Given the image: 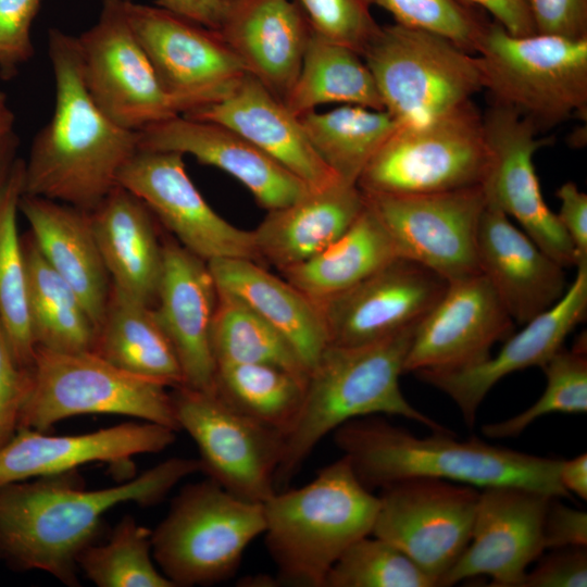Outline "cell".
Wrapping results in <instances>:
<instances>
[{"label": "cell", "instance_id": "cell-1", "mask_svg": "<svg viewBox=\"0 0 587 587\" xmlns=\"http://www.w3.org/2000/svg\"><path fill=\"white\" fill-rule=\"evenodd\" d=\"M199 459L170 458L116 486L88 490L74 471L0 486V561L16 571H41L78 586V558L100 540L103 516L127 502L153 505Z\"/></svg>", "mask_w": 587, "mask_h": 587}, {"label": "cell", "instance_id": "cell-2", "mask_svg": "<svg viewBox=\"0 0 587 587\" xmlns=\"http://www.w3.org/2000/svg\"><path fill=\"white\" fill-rule=\"evenodd\" d=\"M54 78L50 121L35 136L25 161L24 193L92 211L117 185L138 148V134L114 123L91 97L77 37L48 36Z\"/></svg>", "mask_w": 587, "mask_h": 587}, {"label": "cell", "instance_id": "cell-3", "mask_svg": "<svg viewBox=\"0 0 587 587\" xmlns=\"http://www.w3.org/2000/svg\"><path fill=\"white\" fill-rule=\"evenodd\" d=\"M432 433L419 437L382 415H370L340 425L333 438L370 490L426 477L477 489L513 485L571 498L559 480L560 459L490 445L476 437L458 440L451 432Z\"/></svg>", "mask_w": 587, "mask_h": 587}, {"label": "cell", "instance_id": "cell-4", "mask_svg": "<svg viewBox=\"0 0 587 587\" xmlns=\"http://www.w3.org/2000/svg\"><path fill=\"white\" fill-rule=\"evenodd\" d=\"M416 325L375 342L328 345L323 350L309 372L299 413L284 434L283 454L274 475L276 491L288 486L326 435L348 421L396 415L432 432H451L413 407L400 388Z\"/></svg>", "mask_w": 587, "mask_h": 587}, {"label": "cell", "instance_id": "cell-5", "mask_svg": "<svg viewBox=\"0 0 587 587\" xmlns=\"http://www.w3.org/2000/svg\"><path fill=\"white\" fill-rule=\"evenodd\" d=\"M377 509L378 496L360 482L344 455L307 485L276 491L263 502V534L277 582L324 587L339 557L371 535Z\"/></svg>", "mask_w": 587, "mask_h": 587}, {"label": "cell", "instance_id": "cell-6", "mask_svg": "<svg viewBox=\"0 0 587 587\" xmlns=\"http://www.w3.org/2000/svg\"><path fill=\"white\" fill-rule=\"evenodd\" d=\"M475 55L491 104L516 112L539 133L587 116V38L514 36L492 21Z\"/></svg>", "mask_w": 587, "mask_h": 587}, {"label": "cell", "instance_id": "cell-7", "mask_svg": "<svg viewBox=\"0 0 587 587\" xmlns=\"http://www.w3.org/2000/svg\"><path fill=\"white\" fill-rule=\"evenodd\" d=\"M264 528L263 503L238 498L208 477L173 498L152 530V555L175 587L210 586L235 574Z\"/></svg>", "mask_w": 587, "mask_h": 587}, {"label": "cell", "instance_id": "cell-8", "mask_svg": "<svg viewBox=\"0 0 587 587\" xmlns=\"http://www.w3.org/2000/svg\"><path fill=\"white\" fill-rule=\"evenodd\" d=\"M491 165L483 114L473 101L401 124L361 173L363 192L436 193L483 186Z\"/></svg>", "mask_w": 587, "mask_h": 587}, {"label": "cell", "instance_id": "cell-9", "mask_svg": "<svg viewBox=\"0 0 587 587\" xmlns=\"http://www.w3.org/2000/svg\"><path fill=\"white\" fill-rule=\"evenodd\" d=\"M18 428L48 432L84 414H117L179 430L167 386L125 372L92 351L35 347Z\"/></svg>", "mask_w": 587, "mask_h": 587}, {"label": "cell", "instance_id": "cell-10", "mask_svg": "<svg viewBox=\"0 0 587 587\" xmlns=\"http://www.w3.org/2000/svg\"><path fill=\"white\" fill-rule=\"evenodd\" d=\"M362 58L384 110L401 124L445 114L483 90L477 57L429 32L380 26Z\"/></svg>", "mask_w": 587, "mask_h": 587}, {"label": "cell", "instance_id": "cell-11", "mask_svg": "<svg viewBox=\"0 0 587 587\" xmlns=\"http://www.w3.org/2000/svg\"><path fill=\"white\" fill-rule=\"evenodd\" d=\"M173 389L178 428L197 445L201 472L243 500L263 503L271 498L284 434L235 410L215 391Z\"/></svg>", "mask_w": 587, "mask_h": 587}, {"label": "cell", "instance_id": "cell-12", "mask_svg": "<svg viewBox=\"0 0 587 587\" xmlns=\"http://www.w3.org/2000/svg\"><path fill=\"white\" fill-rule=\"evenodd\" d=\"M380 489L371 535L404 552L437 587L469 545L479 490L426 477Z\"/></svg>", "mask_w": 587, "mask_h": 587}, {"label": "cell", "instance_id": "cell-13", "mask_svg": "<svg viewBox=\"0 0 587 587\" xmlns=\"http://www.w3.org/2000/svg\"><path fill=\"white\" fill-rule=\"evenodd\" d=\"M363 196L399 257L448 282L480 273L476 236L486 207L482 186L436 193Z\"/></svg>", "mask_w": 587, "mask_h": 587}, {"label": "cell", "instance_id": "cell-14", "mask_svg": "<svg viewBox=\"0 0 587 587\" xmlns=\"http://www.w3.org/2000/svg\"><path fill=\"white\" fill-rule=\"evenodd\" d=\"M129 0L103 2L98 21L77 37L86 86L98 107L123 128L140 132L182 115L161 86L126 13Z\"/></svg>", "mask_w": 587, "mask_h": 587}, {"label": "cell", "instance_id": "cell-15", "mask_svg": "<svg viewBox=\"0 0 587 587\" xmlns=\"http://www.w3.org/2000/svg\"><path fill=\"white\" fill-rule=\"evenodd\" d=\"M126 13L161 86L182 114L223 98L247 74L217 30L130 0Z\"/></svg>", "mask_w": 587, "mask_h": 587}, {"label": "cell", "instance_id": "cell-16", "mask_svg": "<svg viewBox=\"0 0 587 587\" xmlns=\"http://www.w3.org/2000/svg\"><path fill=\"white\" fill-rule=\"evenodd\" d=\"M117 185L138 197L179 245L205 262L260 263L252 230L234 226L209 205L186 172L184 154L138 149L121 168Z\"/></svg>", "mask_w": 587, "mask_h": 587}, {"label": "cell", "instance_id": "cell-17", "mask_svg": "<svg viewBox=\"0 0 587 587\" xmlns=\"http://www.w3.org/2000/svg\"><path fill=\"white\" fill-rule=\"evenodd\" d=\"M491 165L483 184L486 202L515 222L564 268L576 267L578 257L557 214L544 200L534 166L535 152L549 143L528 120L490 104L483 115Z\"/></svg>", "mask_w": 587, "mask_h": 587}, {"label": "cell", "instance_id": "cell-18", "mask_svg": "<svg viewBox=\"0 0 587 587\" xmlns=\"http://www.w3.org/2000/svg\"><path fill=\"white\" fill-rule=\"evenodd\" d=\"M551 498L521 486L483 488L469 545L438 586L484 575L490 586L520 587L530 563L545 551L542 525Z\"/></svg>", "mask_w": 587, "mask_h": 587}, {"label": "cell", "instance_id": "cell-19", "mask_svg": "<svg viewBox=\"0 0 587 587\" xmlns=\"http://www.w3.org/2000/svg\"><path fill=\"white\" fill-rule=\"evenodd\" d=\"M448 280L405 258L317 304L328 345L375 342L416 325L438 302Z\"/></svg>", "mask_w": 587, "mask_h": 587}, {"label": "cell", "instance_id": "cell-20", "mask_svg": "<svg viewBox=\"0 0 587 587\" xmlns=\"http://www.w3.org/2000/svg\"><path fill=\"white\" fill-rule=\"evenodd\" d=\"M514 321L487 278L477 273L448 282L442 297L417 323L404 373L450 371L477 364L512 334Z\"/></svg>", "mask_w": 587, "mask_h": 587}, {"label": "cell", "instance_id": "cell-21", "mask_svg": "<svg viewBox=\"0 0 587 587\" xmlns=\"http://www.w3.org/2000/svg\"><path fill=\"white\" fill-rule=\"evenodd\" d=\"M574 282L561 299L519 333L509 336L496 355L472 366L450 371H421L419 379L446 394L472 427L489 390L514 372L542 365L563 347L569 334L587 315V261L576 265Z\"/></svg>", "mask_w": 587, "mask_h": 587}, {"label": "cell", "instance_id": "cell-22", "mask_svg": "<svg viewBox=\"0 0 587 587\" xmlns=\"http://www.w3.org/2000/svg\"><path fill=\"white\" fill-rule=\"evenodd\" d=\"M217 287L208 262L174 238L163 241V263L153 313L178 358L184 386L214 391L212 327Z\"/></svg>", "mask_w": 587, "mask_h": 587}, {"label": "cell", "instance_id": "cell-23", "mask_svg": "<svg viewBox=\"0 0 587 587\" xmlns=\"http://www.w3.org/2000/svg\"><path fill=\"white\" fill-rule=\"evenodd\" d=\"M138 148L190 154L239 180L267 211L286 207L311 189L236 130L175 115L137 132Z\"/></svg>", "mask_w": 587, "mask_h": 587}, {"label": "cell", "instance_id": "cell-24", "mask_svg": "<svg viewBox=\"0 0 587 587\" xmlns=\"http://www.w3.org/2000/svg\"><path fill=\"white\" fill-rule=\"evenodd\" d=\"M176 430L151 422H125L79 435H51L18 428L0 448V486L58 475L93 463H126L159 453L175 441Z\"/></svg>", "mask_w": 587, "mask_h": 587}, {"label": "cell", "instance_id": "cell-25", "mask_svg": "<svg viewBox=\"0 0 587 587\" xmlns=\"http://www.w3.org/2000/svg\"><path fill=\"white\" fill-rule=\"evenodd\" d=\"M476 253L480 273L519 324L551 308L567 289L564 267L488 202L477 228Z\"/></svg>", "mask_w": 587, "mask_h": 587}, {"label": "cell", "instance_id": "cell-26", "mask_svg": "<svg viewBox=\"0 0 587 587\" xmlns=\"http://www.w3.org/2000/svg\"><path fill=\"white\" fill-rule=\"evenodd\" d=\"M182 115L236 130L311 190L341 180L315 152L299 117L249 73L223 98Z\"/></svg>", "mask_w": 587, "mask_h": 587}, {"label": "cell", "instance_id": "cell-27", "mask_svg": "<svg viewBox=\"0 0 587 587\" xmlns=\"http://www.w3.org/2000/svg\"><path fill=\"white\" fill-rule=\"evenodd\" d=\"M217 32L247 73L285 101L313 33L302 8L295 0H226Z\"/></svg>", "mask_w": 587, "mask_h": 587}, {"label": "cell", "instance_id": "cell-28", "mask_svg": "<svg viewBox=\"0 0 587 587\" xmlns=\"http://www.w3.org/2000/svg\"><path fill=\"white\" fill-rule=\"evenodd\" d=\"M364 208L361 189L338 180L267 211L252 230L259 262L283 272L310 260L341 237Z\"/></svg>", "mask_w": 587, "mask_h": 587}, {"label": "cell", "instance_id": "cell-29", "mask_svg": "<svg viewBox=\"0 0 587 587\" xmlns=\"http://www.w3.org/2000/svg\"><path fill=\"white\" fill-rule=\"evenodd\" d=\"M20 211L53 270L74 289L98 328L111 285L92 229L90 212L24 193Z\"/></svg>", "mask_w": 587, "mask_h": 587}, {"label": "cell", "instance_id": "cell-30", "mask_svg": "<svg viewBox=\"0 0 587 587\" xmlns=\"http://www.w3.org/2000/svg\"><path fill=\"white\" fill-rule=\"evenodd\" d=\"M96 241L111 286L153 307L163 263L148 207L134 193L116 185L90 211Z\"/></svg>", "mask_w": 587, "mask_h": 587}, {"label": "cell", "instance_id": "cell-31", "mask_svg": "<svg viewBox=\"0 0 587 587\" xmlns=\"http://www.w3.org/2000/svg\"><path fill=\"white\" fill-rule=\"evenodd\" d=\"M208 265L216 286L241 299L285 337L310 372L328 346L320 307L255 261L216 259Z\"/></svg>", "mask_w": 587, "mask_h": 587}, {"label": "cell", "instance_id": "cell-32", "mask_svg": "<svg viewBox=\"0 0 587 587\" xmlns=\"http://www.w3.org/2000/svg\"><path fill=\"white\" fill-rule=\"evenodd\" d=\"M91 351L130 374L168 388L184 386L178 358L152 307L112 286Z\"/></svg>", "mask_w": 587, "mask_h": 587}, {"label": "cell", "instance_id": "cell-33", "mask_svg": "<svg viewBox=\"0 0 587 587\" xmlns=\"http://www.w3.org/2000/svg\"><path fill=\"white\" fill-rule=\"evenodd\" d=\"M397 258L399 254L391 239L365 204L355 222L335 242L310 260L280 273L320 304L359 284Z\"/></svg>", "mask_w": 587, "mask_h": 587}, {"label": "cell", "instance_id": "cell-34", "mask_svg": "<svg viewBox=\"0 0 587 587\" xmlns=\"http://www.w3.org/2000/svg\"><path fill=\"white\" fill-rule=\"evenodd\" d=\"M27 310L35 347L91 351L97 327L74 289L47 262L30 233L22 236Z\"/></svg>", "mask_w": 587, "mask_h": 587}, {"label": "cell", "instance_id": "cell-35", "mask_svg": "<svg viewBox=\"0 0 587 587\" xmlns=\"http://www.w3.org/2000/svg\"><path fill=\"white\" fill-rule=\"evenodd\" d=\"M284 103L298 117L325 103L384 110L375 79L362 55L314 30Z\"/></svg>", "mask_w": 587, "mask_h": 587}, {"label": "cell", "instance_id": "cell-36", "mask_svg": "<svg viewBox=\"0 0 587 587\" xmlns=\"http://www.w3.org/2000/svg\"><path fill=\"white\" fill-rule=\"evenodd\" d=\"M300 123L313 149L345 183L357 182L383 143L401 125L386 110L342 104L307 112Z\"/></svg>", "mask_w": 587, "mask_h": 587}, {"label": "cell", "instance_id": "cell-37", "mask_svg": "<svg viewBox=\"0 0 587 587\" xmlns=\"http://www.w3.org/2000/svg\"><path fill=\"white\" fill-rule=\"evenodd\" d=\"M25 161L16 159L0 188V322L17 364L30 367L35 344L26 296V267L17 229L24 195Z\"/></svg>", "mask_w": 587, "mask_h": 587}, {"label": "cell", "instance_id": "cell-38", "mask_svg": "<svg viewBox=\"0 0 587 587\" xmlns=\"http://www.w3.org/2000/svg\"><path fill=\"white\" fill-rule=\"evenodd\" d=\"M307 379L265 363L222 365L214 391L235 410L285 434L299 413Z\"/></svg>", "mask_w": 587, "mask_h": 587}, {"label": "cell", "instance_id": "cell-39", "mask_svg": "<svg viewBox=\"0 0 587 587\" xmlns=\"http://www.w3.org/2000/svg\"><path fill=\"white\" fill-rule=\"evenodd\" d=\"M212 351L216 367L265 363L302 377L309 375L307 366L285 337L241 299L218 287Z\"/></svg>", "mask_w": 587, "mask_h": 587}, {"label": "cell", "instance_id": "cell-40", "mask_svg": "<svg viewBox=\"0 0 587 587\" xmlns=\"http://www.w3.org/2000/svg\"><path fill=\"white\" fill-rule=\"evenodd\" d=\"M152 530L123 516L107 540L87 547L78 569L98 587H175L152 555Z\"/></svg>", "mask_w": 587, "mask_h": 587}, {"label": "cell", "instance_id": "cell-41", "mask_svg": "<svg viewBox=\"0 0 587 587\" xmlns=\"http://www.w3.org/2000/svg\"><path fill=\"white\" fill-rule=\"evenodd\" d=\"M546 387L538 400L507 420L485 424L482 432L492 439L517 437L536 420L552 413L587 412L586 338H578L572 349L561 348L544 365Z\"/></svg>", "mask_w": 587, "mask_h": 587}, {"label": "cell", "instance_id": "cell-42", "mask_svg": "<svg viewBox=\"0 0 587 587\" xmlns=\"http://www.w3.org/2000/svg\"><path fill=\"white\" fill-rule=\"evenodd\" d=\"M324 587H436V583L404 552L369 535L339 557Z\"/></svg>", "mask_w": 587, "mask_h": 587}, {"label": "cell", "instance_id": "cell-43", "mask_svg": "<svg viewBox=\"0 0 587 587\" xmlns=\"http://www.w3.org/2000/svg\"><path fill=\"white\" fill-rule=\"evenodd\" d=\"M395 23L439 35L475 54L488 26L483 11L465 0H370Z\"/></svg>", "mask_w": 587, "mask_h": 587}, {"label": "cell", "instance_id": "cell-44", "mask_svg": "<svg viewBox=\"0 0 587 587\" xmlns=\"http://www.w3.org/2000/svg\"><path fill=\"white\" fill-rule=\"evenodd\" d=\"M307 14L313 30L362 55L377 34L378 25L370 0H295Z\"/></svg>", "mask_w": 587, "mask_h": 587}, {"label": "cell", "instance_id": "cell-45", "mask_svg": "<svg viewBox=\"0 0 587 587\" xmlns=\"http://www.w3.org/2000/svg\"><path fill=\"white\" fill-rule=\"evenodd\" d=\"M42 0H0V76L12 78L34 55L32 26Z\"/></svg>", "mask_w": 587, "mask_h": 587}, {"label": "cell", "instance_id": "cell-46", "mask_svg": "<svg viewBox=\"0 0 587 587\" xmlns=\"http://www.w3.org/2000/svg\"><path fill=\"white\" fill-rule=\"evenodd\" d=\"M29 383V367L17 364L0 322V448L5 446L18 429Z\"/></svg>", "mask_w": 587, "mask_h": 587}, {"label": "cell", "instance_id": "cell-47", "mask_svg": "<svg viewBox=\"0 0 587 587\" xmlns=\"http://www.w3.org/2000/svg\"><path fill=\"white\" fill-rule=\"evenodd\" d=\"M532 571H527L520 587H586V548L552 549L540 555Z\"/></svg>", "mask_w": 587, "mask_h": 587}, {"label": "cell", "instance_id": "cell-48", "mask_svg": "<svg viewBox=\"0 0 587 587\" xmlns=\"http://www.w3.org/2000/svg\"><path fill=\"white\" fill-rule=\"evenodd\" d=\"M536 33L587 38V0H526Z\"/></svg>", "mask_w": 587, "mask_h": 587}, {"label": "cell", "instance_id": "cell-49", "mask_svg": "<svg viewBox=\"0 0 587 587\" xmlns=\"http://www.w3.org/2000/svg\"><path fill=\"white\" fill-rule=\"evenodd\" d=\"M552 497L548 503L542 539L545 550L587 547V513L562 503Z\"/></svg>", "mask_w": 587, "mask_h": 587}, {"label": "cell", "instance_id": "cell-50", "mask_svg": "<svg viewBox=\"0 0 587 587\" xmlns=\"http://www.w3.org/2000/svg\"><path fill=\"white\" fill-rule=\"evenodd\" d=\"M561 204L557 217L570 238L578 263L587 261V195L573 182H566L557 190Z\"/></svg>", "mask_w": 587, "mask_h": 587}, {"label": "cell", "instance_id": "cell-51", "mask_svg": "<svg viewBox=\"0 0 587 587\" xmlns=\"http://www.w3.org/2000/svg\"><path fill=\"white\" fill-rule=\"evenodd\" d=\"M492 16L514 36L536 34L535 24L526 0H465Z\"/></svg>", "mask_w": 587, "mask_h": 587}, {"label": "cell", "instance_id": "cell-52", "mask_svg": "<svg viewBox=\"0 0 587 587\" xmlns=\"http://www.w3.org/2000/svg\"><path fill=\"white\" fill-rule=\"evenodd\" d=\"M107 1L115 0H102ZM225 4L226 0H157L158 7L215 30L220 27Z\"/></svg>", "mask_w": 587, "mask_h": 587}, {"label": "cell", "instance_id": "cell-53", "mask_svg": "<svg viewBox=\"0 0 587 587\" xmlns=\"http://www.w3.org/2000/svg\"><path fill=\"white\" fill-rule=\"evenodd\" d=\"M559 480L570 496L587 499V454L580 453L570 460H561Z\"/></svg>", "mask_w": 587, "mask_h": 587}, {"label": "cell", "instance_id": "cell-54", "mask_svg": "<svg viewBox=\"0 0 587 587\" xmlns=\"http://www.w3.org/2000/svg\"><path fill=\"white\" fill-rule=\"evenodd\" d=\"M18 138L14 132L0 138V188L7 179L16 158Z\"/></svg>", "mask_w": 587, "mask_h": 587}, {"label": "cell", "instance_id": "cell-55", "mask_svg": "<svg viewBox=\"0 0 587 587\" xmlns=\"http://www.w3.org/2000/svg\"><path fill=\"white\" fill-rule=\"evenodd\" d=\"M14 120L7 95L0 90V138L13 132Z\"/></svg>", "mask_w": 587, "mask_h": 587}]
</instances>
